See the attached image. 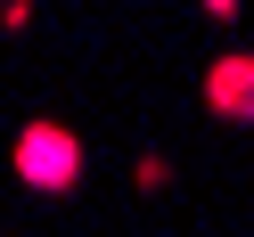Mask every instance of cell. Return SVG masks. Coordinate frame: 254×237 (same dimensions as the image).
Instances as JSON below:
<instances>
[{"label":"cell","instance_id":"cell-3","mask_svg":"<svg viewBox=\"0 0 254 237\" xmlns=\"http://www.w3.org/2000/svg\"><path fill=\"white\" fill-rule=\"evenodd\" d=\"M131 180H139V188H148V196H156V188L172 180V164H164V155H139V164H131Z\"/></svg>","mask_w":254,"mask_h":237},{"label":"cell","instance_id":"cell-1","mask_svg":"<svg viewBox=\"0 0 254 237\" xmlns=\"http://www.w3.org/2000/svg\"><path fill=\"white\" fill-rule=\"evenodd\" d=\"M8 164H17V180H25V188H41V196H66V188L82 180L90 147L66 131V123H25V131H17V147H8Z\"/></svg>","mask_w":254,"mask_h":237},{"label":"cell","instance_id":"cell-2","mask_svg":"<svg viewBox=\"0 0 254 237\" xmlns=\"http://www.w3.org/2000/svg\"><path fill=\"white\" fill-rule=\"evenodd\" d=\"M205 115L213 123H254V49H221L205 66Z\"/></svg>","mask_w":254,"mask_h":237}]
</instances>
